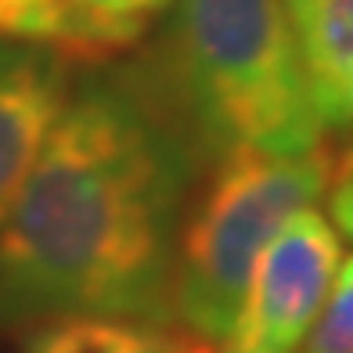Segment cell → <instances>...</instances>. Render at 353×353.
<instances>
[{"label": "cell", "instance_id": "obj_6", "mask_svg": "<svg viewBox=\"0 0 353 353\" xmlns=\"http://www.w3.org/2000/svg\"><path fill=\"white\" fill-rule=\"evenodd\" d=\"M176 0H58L54 51L76 65H101L130 54Z\"/></svg>", "mask_w": 353, "mask_h": 353}, {"label": "cell", "instance_id": "obj_11", "mask_svg": "<svg viewBox=\"0 0 353 353\" xmlns=\"http://www.w3.org/2000/svg\"><path fill=\"white\" fill-rule=\"evenodd\" d=\"M328 155H332V181L343 173H353V134L346 141H339V148L328 152Z\"/></svg>", "mask_w": 353, "mask_h": 353}, {"label": "cell", "instance_id": "obj_8", "mask_svg": "<svg viewBox=\"0 0 353 353\" xmlns=\"http://www.w3.org/2000/svg\"><path fill=\"white\" fill-rule=\"evenodd\" d=\"M299 353H353V256L335 263Z\"/></svg>", "mask_w": 353, "mask_h": 353}, {"label": "cell", "instance_id": "obj_1", "mask_svg": "<svg viewBox=\"0 0 353 353\" xmlns=\"http://www.w3.org/2000/svg\"><path fill=\"white\" fill-rule=\"evenodd\" d=\"M195 181L199 163L116 61L76 72L0 220V325H173V256Z\"/></svg>", "mask_w": 353, "mask_h": 353}, {"label": "cell", "instance_id": "obj_2", "mask_svg": "<svg viewBox=\"0 0 353 353\" xmlns=\"http://www.w3.org/2000/svg\"><path fill=\"white\" fill-rule=\"evenodd\" d=\"M116 61L205 173L234 152L328 148L285 0H176Z\"/></svg>", "mask_w": 353, "mask_h": 353}, {"label": "cell", "instance_id": "obj_5", "mask_svg": "<svg viewBox=\"0 0 353 353\" xmlns=\"http://www.w3.org/2000/svg\"><path fill=\"white\" fill-rule=\"evenodd\" d=\"M321 134H353V0H285Z\"/></svg>", "mask_w": 353, "mask_h": 353}, {"label": "cell", "instance_id": "obj_10", "mask_svg": "<svg viewBox=\"0 0 353 353\" xmlns=\"http://www.w3.org/2000/svg\"><path fill=\"white\" fill-rule=\"evenodd\" d=\"M328 213H332V228L335 234H343L353 242V173H343L332 181V195H328Z\"/></svg>", "mask_w": 353, "mask_h": 353}, {"label": "cell", "instance_id": "obj_4", "mask_svg": "<svg viewBox=\"0 0 353 353\" xmlns=\"http://www.w3.org/2000/svg\"><path fill=\"white\" fill-rule=\"evenodd\" d=\"M76 61L47 43L0 40V220L65 108Z\"/></svg>", "mask_w": 353, "mask_h": 353}, {"label": "cell", "instance_id": "obj_9", "mask_svg": "<svg viewBox=\"0 0 353 353\" xmlns=\"http://www.w3.org/2000/svg\"><path fill=\"white\" fill-rule=\"evenodd\" d=\"M0 40H29L54 47L58 0H0Z\"/></svg>", "mask_w": 353, "mask_h": 353}, {"label": "cell", "instance_id": "obj_7", "mask_svg": "<svg viewBox=\"0 0 353 353\" xmlns=\"http://www.w3.org/2000/svg\"><path fill=\"white\" fill-rule=\"evenodd\" d=\"M216 346L176 325L126 317H58L29 335L26 353H213Z\"/></svg>", "mask_w": 353, "mask_h": 353}, {"label": "cell", "instance_id": "obj_3", "mask_svg": "<svg viewBox=\"0 0 353 353\" xmlns=\"http://www.w3.org/2000/svg\"><path fill=\"white\" fill-rule=\"evenodd\" d=\"M332 148L234 152L205 170L181 220L170 285L173 325L216 346L231 332L260 252L332 184Z\"/></svg>", "mask_w": 353, "mask_h": 353}]
</instances>
